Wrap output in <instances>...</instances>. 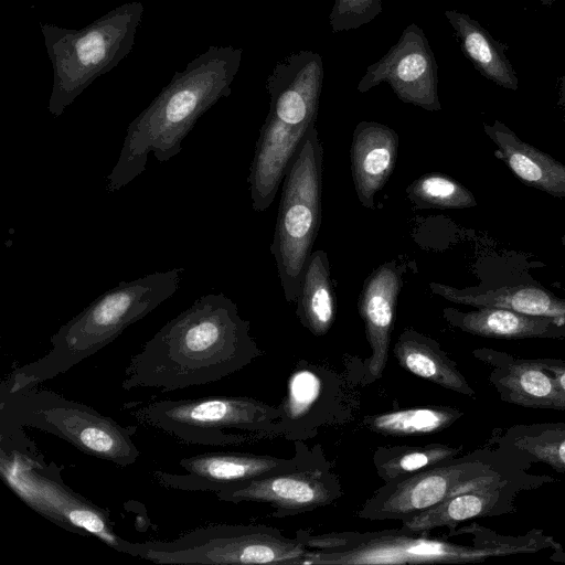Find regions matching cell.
Here are the masks:
<instances>
[{
	"label": "cell",
	"instance_id": "5bb4252c",
	"mask_svg": "<svg viewBox=\"0 0 565 565\" xmlns=\"http://www.w3.org/2000/svg\"><path fill=\"white\" fill-rule=\"evenodd\" d=\"M384 82L404 103L429 111L441 109L438 65L423 29L417 24H408L388 52L366 67L356 89L366 93Z\"/></svg>",
	"mask_w": 565,
	"mask_h": 565
},
{
	"label": "cell",
	"instance_id": "8fae6325",
	"mask_svg": "<svg viewBox=\"0 0 565 565\" xmlns=\"http://www.w3.org/2000/svg\"><path fill=\"white\" fill-rule=\"evenodd\" d=\"M308 548L265 524H216L172 541H122L120 553L157 564L299 565Z\"/></svg>",
	"mask_w": 565,
	"mask_h": 565
},
{
	"label": "cell",
	"instance_id": "52a82bcc",
	"mask_svg": "<svg viewBox=\"0 0 565 565\" xmlns=\"http://www.w3.org/2000/svg\"><path fill=\"white\" fill-rule=\"evenodd\" d=\"M0 472L7 486L32 510L84 536H95L117 552L124 539L109 512L68 487L62 469L46 462L23 427L0 420Z\"/></svg>",
	"mask_w": 565,
	"mask_h": 565
},
{
	"label": "cell",
	"instance_id": "83f0119b",
	"mask_svg": "<svg viewBox=\"0 0 565 565\" xmlns=\"http://www.w3.org/2000/svg\"><path fill=\"white\" fill-rule=\"evenodd\" d=\"M461 450L462 446L452 447L437 443L425 446H383L375 449L373 465L379 478L387 483L454 458Z\"/></svg>",
	"mask_w": 565,
	"mask_h": 565
},
{
	"label": "cell",
	"instance_id": "9a60e30c",
	"mask_svg": "<svg viewBox=\"0 0 565 565\" xmlns=\"http://www.w3.org/2000/svg\"><path fill=\"white\" fill-rule=\"evenodd\" d=\"M319 459H315L313 451L297 441V451L291 458L239 452H205L185 457L179 461L185 475L154 470L152 476L166 488L218 492L253 479L294 470Z\"/></svg>",
	"mask_w": 565,
	"mask_h": 565
},
{
	"label": "cell",
	"instance_id": "7c38bea8",
	"mask_svg": "<svg viewBox=\"0 0 565 565\" xmlns=\"http://www.w3.org/2000/svg\"><path fill=\"white\" fill-rule=\"evenodd\" d=\"M323 148L316 125L291 159L284 180L270 252L288 302L298 297L321 222Z\"/></svg>",
	"mask_w": 565,
	"mask_h": 565
},
{
	"label": "cell",
	"instance_id": "ac0fdd59",
	"mask_svg": "<svg viewBox=\"0 0 565 565\" xmlns=\"http://www.w3.org/2000/svg\"><path fill=\"white\" fill-rule=\"evenodd\" d=\"M402 286V269L394 262L379 266L364 281L359 313L371 347V355L364 362L367 382L380 380L386 367Z\"/></svg>",
	"mask_w": 565,
	"mask_h": 565
},
{
	"label": "cell",
	"instance_id": "1f68e13d",
	"mask_svg": "<svg viewBox=\"0 0 565 565\" xmlns=\"http://www.w3.org/2000/svg\"><path fill=\"white\" fill-rule=\"evenodd\" d=\"M558 106L563 109L565 114V71L562 77L559 78L558 84Z\"/></svg>",
	"mask_w": 565,
	"mask_h": 565
},
{
	"label": "cell",
	"instance_id": "4316f807",
	"mask_svg": "<svg viewBox=\"0 0 565 565\" xmlns=\"http://www.w3.org/2000/svg\"><path fill=\"white\" fill-rule=\"evenodd\" d=\"M463 413L451 406L426 405L366 416L371 431L392 437L423 436L445 430Z\"/></svg>",
	"mask_w": 565,
	"mask_h": 565
},
{
	"label": "cell",
	"instance_id": "44dd1931",
	"mask_svg": "<svg viewBox=\"0 0 565 565\" xmlns=\"http://www.w3.org/2000/svg\"><path fill=\"white\" fill-rule=\"evenodd\" d=\"M497 146L494 154L523 183L552 196L565 199V164L520 139L500 120L483 124Z\"/></svg>",
	"mask_w": 565,
	"mask_h": 565
},
{
	"label": "cell",
	"instance_id": "7a4b0ae2",
	"mask_svg": "<svg viewBox=\"0 0 565 565\" xmlns=\"http://www.w3.org/2000/svg\"><path fill=\"white\" fill-rule=\"evenodd\" d=\"M242 55V49L210 45L173 74L128 125L118 160L106 177L108 192L119 191L145 172L150 154L164 163L180 153L198 119L230 96Z\"/></svg>",
	"mask_w": 565,
	"mask_h": 565
},
{
	"label": "cell",
	"instance_id": "7402d4cb",
	"mask_svg": "<svg viewBox=\"0 0 565 565\" xmlns=\"http://www.w3.org/2000/svg\"><path fill=\"white\" fill-rule=\"evenodd\" d=\"M393 353L407 372L463 396L476 397V391L456 362L433 338L407 328L398 335Z\"/></svg>",
	"mask_w": 565,
	"mask_h": 565
},
{
	"label": "cell",
	"instance_id": "e0dca14e",
	"mask_svg": "<svg viewBox=\"0 0 565 565\" xmlns=\"http://www.w3.org/2000/svg\"><path fill=\"white\" fill-rule=\"evenodd\" d=\"M472 355L490 367L489 381L507 403L565 411V392L536 359H523L490 348Z\"/></svg>",
	"mask_w": 565,
	"mask_h": 565
},
{
	"label": "cell",
	"instance_id": "836d02e7",
	"mask_svg": "<svg viewBox=\"0 0 565 565\" xmlns=\"http://www.w3.org/2000/svg\"><path fill=\"white\" fill-rule=\"evenodd\" d=\"M562 244L565 247V235L562 236Z\"/></svg>",
	"mask_w": 565,
	"mask_h": 565
},
{
	"label": "cell",
	"instance_id": "f1b7e54d",
	"mask_svg": "<svg viewBox=\"0 0 565 565\" xmlns=\"http://www.w3.org/2000/svg\"><path fill=\"white\" fill-rule=\"evenodd\" d=\"M406 193L418 209H466L477 205L473 194L443 173H427L412 182Z\"/></svg>",
	"mask_w": 565,
	"mask_h": 565
},
{
	"label": "cell",
	"instance_id": "6da1fadb",
	"mask_svg": "<svg viewBox=\"0 0 565 565\" xmlns=\"http://www.w3.org/2000/svg\"><path fill=\"white\" fill-rule=\"evenodd\" d=\"M262 354L237 305L224 294H207L130 358L121 387L170 392L203 385L242 370Z\"/></svg>",
	"mask_w": 565,
	"mask_h": 565
},
{
	"label": "cell",
	"instance_id": "8992f818",
	"mask_svg": "<svg viewBox=\"0 0 565 565\" xmlns=\"http://www.w3.org/2000/svg\"><path fill=\"white\" fill-rule=\"evenodd\" d=\"M143 11L141 1H129L81 29L40 23L53 72L47 104L53 117L131 52Z\"/></svg>",
	"mask_w": 565,
	"mask_h": 565
},
{
	"label": "cell",
	"instance_id": "f546056e",
	"mask_svg": "<svg viewBox=\"0 0 565 565\" xmlns=\"http://www.w3.org/2000/svg\"><path fill=\"white\" fill-rule=\"evenodd\" d=\"M384 0H334L329 14L333 33L361 28L383 11Z\"/></svg>",
	"mask_w": 565,
	"mask_h": 565
},
{
	"label": "cell",
	"instance_id": "30bf717a",
	"mask_svg": "<svg viewBox=\"0 0 565 565\" xmlns=\"http://www.w3.org/2000/svg\"><path fill=\"white\" fill-rule=\"evenodd\" d=\"M132 415L186 444L228 446L273 434L281 408L247 396L211 395L154 401Z\"/></svg>",
	"mask_w": 565,
	"mask_h": 565
},
{
	"label": "cell",
	"instance_id": "d4e9b609",
	"mask_svg": "<svg viewBox=\"0 0 565 565\" xmlns=\"http://www.w3.org/2000/svg\"><path fill=\"white\" fill-rule=\"evenodd\" d=\"M493 444L529 467L542 462L565 473V422L515 424Z\"/></svg>",
	"mask_w": 565,
	"mask_h": 565
},
{
	"label": "cell",
	"instance_id": "ba28073f",
	"mask_svg": "<svg viewBox=\"0 0 565 565\" xmlns=\"http://www.w3.org/2000/svg\"><path fill=\"white\" fill-rule=\"evenodd\" d=\"M0 420L52 434L86 455L119 467L134 465L140 456L130 428L36 385L9 391L1 384Z\"/></svg>",
	"mask_w": 565,
	"mask_h": 565
},
{
	"label": "cell",
	"instance_id": "d6986e66",
	"mask_svg": "<svg viewBox=\"0 0 565 565\" xmlns=\"http://www.w3.org/2000/svg\"><path fill=\"white\" fill-rule=\"evenodd\" d=\"M398 149V135L386 125L361 121L353 131L351 170L360 203L375 209V195L391 177Z\"/></svg>",
	"mask_w": 565,
	"mask_h": 565
},
{
	"label": "cell",
	"instance_id": "277c9868",
	"mask_svg": "<svg viewBox=\"0 0 565 565\" xmlns=\"http://www.w3.org/2000/svg\"><path fill=\"white\" fill-rule=\"evenodd\" d=\"M183 273V267H174L120 281L61 326L51 337L46 354L17 367L2 385L17 391L66 373L171 298Z\"/></svg>",
	"mask_w": 565,
	"mask_h": 565
},
{
	"label": "cell",
	"instance_id": "5b68a950",
	"mask_svg": "<svg viewBox=\"0 0 565 565\" xmlns=\"http://www.w3.org/2000/svg\"><path fill=\"white\" fill-rule=\"evenodd\" d=\"M323 74L320 54L299 51L278 62L267 77L269 111L248 175L252 207L256 212L271 205L291 159L316 125Z\"/></svg>",
	"mask_w": 565,
	"mask_h": 565
},
{
	"label": "cell",
	"instance_id": "cb8c5ba5",
	"mask_svg": "<svg viewBox=\"0 0 565 565\" xmlns=\"http://www.w3.org/2000/svg\"><path fill=\"white\" fill-rule=\"evenodd\" d=\"M434 292L444 298L477 308L497 307L521 313L565 319V299L558 298L540 286L520 285L466 292L452 287L430 284Z\"/></svg>",
	"mask_w": 565,
	"mask_h": 565
},
{
	"label": "cell",
	"instance_id": "4fadbf2b",
	"mask_svg": "<svg viewBox=\"0 0 565 565\" xmlns=\"http://www.w3.org/2000/svg\"><path fill=\"white\" fill-rule=\"evenodd\" d=\"M343 494L340 477L322 458L294 470L253 479L216 492L221 501L265 503L275 518L315 511Z\"/></svg>",
	"mask_w": 565,
	"mask_h": 565
},
{
	"label": "cell",
	"instance_id": "603a6c76",
	"mask_svg": "<svg viewBox=\"0 0 565 565\" xmlns=\"http://www.w3.org/2000/svg\"><path fill=\"white\" fill-rule=\"evenodd\" d=\"M445 17L456 34L462 53L475 68L495 85L516 90L519 79L507 56L508 47L467 13L449 9L445 11Z\"/></svg>",
	"mask_w": 565,
	"mask_h": 565
},
{
	"label": "cell",
	"instance_id": "9c48e42d",
	"mask_svg": "<svg viewBox=\"0 0 565 565\" xmlns=\"http://www.w3.org/2000/svg\"><path fill=\"white\" fill-rule=\"evenodd\" d=\"M526 469V465L498 447L476 449L384 483L363 503L356 515L370 521L404 523L450 495L519 476Z\"/></svg>",
	"mask_w": 565,
	"mask_h": 565
},
{
	"label": "cell",
	"instance_id": "484cf974",
	"mask_svg": "<svg viewBox=\"0 0 565 565\" xmlns=\"http://www.w3.org/2000/svg\"><path fill=\"white\" fill-rule=\"evenodd\" d=\"M296 315L313 335H324L335 316L330 264L324 250L311 253L306 265L297 297Z\"/></svg>",
	"mask_w": 565,
	"mask_h": 565
},
{
	"label": "cell",
	"instance_id": "d6a6232c",
	"mask_svg": "<svg viewBox=\"0 0 565 565\" xmlns=\"http://www.w3.org/2000/svg\"><path fill=\"white\" fill-rule=\"evenodd\" d=\"M556 0H540L543 6H552Z\"/></svg>",
	"mask_w": 565,
	"mask_h": 565
},
{
	"label": "cell",
	"instance_id": "ffe728a7",
	"mask_svg": "<svg viewBox=\"0 0 565 565\" xmlns=\"http://www.w3.org/2000/svg\"><path fill=\"white\" fill-rule=\"evenodd\" d=\"M445 320L467 333L492 339H565V319L532 316L497 307L463 312L443 310Z\"/></svg>",
	"mask_w": 565,
	"mask_h": 565
},
{
	"label": "cell",
	"instance_id": "2e32d148",
	"mask_svg": "<svg viewBox=\"0 0 565 565\" xmlns=\"http://www.w3.org/2000/svg\"><path fill=\"white\" fill-rule=\"evenodd\" d=\"M551 482H555V479L550 476L530 475L525 471L450 495L402 523V526L414 532L429 533L437 527H448L450 531L465 521L513 513L516 510V499L522 492Z\"/></svg>",
	"mask_w": 565,
	"mask_h": 565
},
{
	"label": "cell",
	"instance_id": "3957f363",
	"mask_svg": "<svg viewBox=\"0 0 565 565\" xmlns=\"http://www.w3.org/2000/svg\"><path fill=\"white\" fill-rule=\"evenodd\" d=\"M471 534V545L431 537L405 527L382 531H342L313 534L299 530L296 537L308 548L299 565L468 564L490 557L557 551L562 545L543 530L501 535L476 522L448 535Z\"/></svg>",
	"mask_w": 565,
	"mask_h": 565
},
{
	"label": "cell",
	"instance_id": "4dcf8cb0",
	"mask_svg": "<svg viewBox=\"0 0 565 565\" xmlns=\"http://www.w3.org/2000/svg\"><path fill=\"white\" fill-rule=\"evenodd\" d=\"M553 376L558 386L565 392V361L557 359H536Z\"/></svg>",
	"mask_w": 565,
	"mask_h": 565
}]
</instances>
